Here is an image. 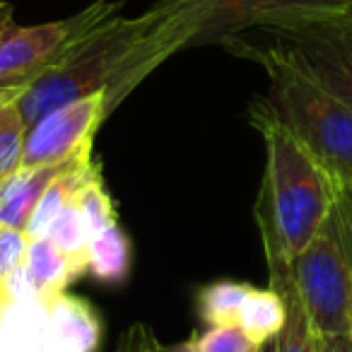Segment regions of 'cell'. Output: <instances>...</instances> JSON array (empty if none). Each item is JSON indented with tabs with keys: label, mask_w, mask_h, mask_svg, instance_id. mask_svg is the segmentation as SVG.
Segmentation results:
<instances>
[{
	"label": "cell",
	"mask_w": 352,
	"mask_h": 352,
	"mask_svg": "<svg viewBox=\"0 0 352 352\" xmlns=\"http://www.w3.org/2000/svg\"><path fill=\"white\" fill-rule=\"evenodd\" d=\"M222 46L263 68L268 75L265 102L273 113L326 166L338 186L352 188V99L270 34L261 41L239 34Z\"/></svg>",
	"instance_id": "1"
},
{
	"label": "cell",
	"mask_w": 352,
	"mask_h": 352,
	"mask_svg": "<svg viewBox=\"0 0 352 352\" xmlns=\"http://www.w3.org/2000/svg\"><path fill=\"white\" fill-rule=\"evenodd\" d=\"M249 121L265 142V176L254 212L273 227L294 261L316 236L340 186L275 116L265 99L251 104Z\"/></svg>",
	"instance_id": "2"
},
{
	"label": "cell",
	"mask_w": 352,
	"mask_h": 352,
	"mask_svg": "<svg viewBox=\"0 0 352 352\" xmlns=\"http://www.w3.org/2000/svg\"><path fill=\"white\" fill-rule=\"evenodd\" d=\"M160 3L138 17H123L121 10L80 32L56 60L39 73L20 97V111L27 128L41 116L75 99L118 87L135 46L155 27Z\"/></svg>",
	"instance_id": "3"
},
{
	"label": "cell",
	"mask_w": 352,
	"mask_h": 352,
	"mask_svg": "<svg viewBox=\"0 0 352 352\" xmlns=\"http://www.w3.org/2000/svg\"><path fill=\"white\" fill-rule=\"evenodd\" d=\"M292 273L321 336L352 333V188L340 186L316 236L292 261Z\"/></svg>",
	"instance_id": "4"
},
{
	"label": "cell",
	"mask_w": 352,
	"mask_h": 352,
	"mask_svg": "<svg viewBox=\"0 0 352 352\" xmlns=\"http://www.w3.org/2000/svg\"><path fill=\"white\" fill-rule=\"evenodd\" d=\"M350 8V0H206L203 25L191 46L225 44L244 32L278 30Z\"/></svg>",
	"instance_id": "5"
},
{
	"label": "cell",
	"mask_w": 352,
	"mask_h": 352,
	"mask_svg": "<svg viewBox=\"0 0 352 352\" xmlns=\"http://www.w3.org/2000/svg\"><path fill=\"white\" fill-rule=\"evenodd\" d=\"M107 94L75 99L41 116L27 128L20 166L60 164L94 145L99 126L107 121Z\"/></svg>",
	"instance_id": "6"
},
{
	"label": "cell",
	"mask_w": 352,
	"mask_h": 352,
	"mask_svg": "<svg viewBox=\"0 0 352 352\" xmlns=\"http://www.w3.org/2000/svg\"><path fill=\"white\" fill-rule=\"evenodd\" d=\"M258 32L294 49L331 87L352 99V8Z\"/></svg>",
	"instance_id": "7"
},
{
	"label": "cell",
	"mask_w": 352,
	"mask_h": 352,
	"mask_svg": "<svg viewBox=\"0 0 352 352\" xmlns=\"http://www.w3.org/2000/svg\"><path fill=\"white\" fill-rule=\"evenodd\" d=\"M265 251V265H268L270 287L283 297L285 302V326L275 338V352H316L318 350V331L314 328L304 299L299 294L297 280L292 273V258L283 249L278 234L265 220L256 217Z\"/></svg>",
	"instance_id": "8"
},
{
	"label": "cell",
	"mask_w": 352,
	"mask_h": 352,
	"mask_svg": "<svg viewBox=\"0 0 352 352\" xmlns=\"http://www.w3.org/2000/svg\"><path fill=\"white\" fill-rule=\"evenodd\" d=\"M0 352H54L49 304L10 299L0 289Z\"/></svg>",
	"instance_id": "9"
},
{
	"label": "cell",
	"mask_w": 352,
	"mask_h": 352,
	"mask_svg": "<svg viewBox=\"0 0 352 352\" xmlns=\"http://www.w3.org/2000/svg\"><path fill=\"white\" fill-rule=\"evenodd\" d=\"M49 328L54 352H97L102 345V321L85 299L68 292L49 302Z\"/></svg>",
	"instance_id": "10"
},
{
	"label": "cell",
	"mask_w": 352,
	"mask_h": 352,
	"mask_svg": "<svg viewBox=\"0 0 352 352\" xmlns=\"http://www.w3.org/2000/svg\"><path fill=\"white\" fill-rule=\"evenodd\" d=\"M73 160V157H70ZM44 166H17L15 171L0 179V225L12 230H27L36 203L56 176L68 166V162Z\"/></svg>",
	"instance_id": "11"
},
{
	"label": "cell",
	"mask_w": 352,
	"mask_h": 352,
	"mask_svg": "<svg viewBox=\"0 0 352 352\" xmlns=\"http://www.w3.org/2000/svg\"><path fill=\"white\" fill-rule=\"evenodd\" d=\"M22 265H25V273H27V278H30V283L34 285L39 299L46 304H49L56 294L65 292V287L75 280L73 265H70L68 256H65L49 236L30 239L25 263Z\"/></svg>",
	"instance_id": "12"
},
{
	"label": "cell",
	"mask_w": 352,
	"mask_h": 352,
	"mask_svg": "<svg viewBox=\"0 0 352 352\" xmlns=\"http://www.w3.org/2000/svg\"><path fill=\"white\" fill-rule=\"evenodd\" d=\"M131 239L118 222L104 227L89 244V275L104 285H123L131 275Z\"/></svg>",
	"instance_id": "13"
},
{
	"label": "cell",
	"mask_w": 352,
	"mask_h": 352,
	"mask_svg": "<svg viewBox=\"0 0 352 352\" xmlns=\"http://www.w3.org/2000/svg\"><path fill=\"white\" fill-rule=\"evenodd\" d=\"M49 236L73 265L75 280L89 273V244H92V227H89L85 212L80 210L78 201H70L49 230Z\"/></svg>",
	"instance_id": "14"
},
{
	"label": "cell",
	"mask_w": 352,
	"mask_h": 352,
	"mask_svg": "<svg viewBox=\"0 0 352 352\" xmlns=\"http://www.w3.org/2000/svg\"><path fill=\"white\" fill-rule=\"evenodd\" d=\"M254 285L234 283V280H217L198 289L196 307L203 323L208 326H239L241 311L249 299Z\"/></svg>",
	"instance_id": "15"
},
{
	"label": "cell",
	"mask_w": 352,
	"mask_h": 352,
	"mask_svg": "<svg viewBox=\"0 0 352 352\" xmlns=\"http://www.w3.org/2000/svg\"><path fill=\"white\" fill-rule=\"evenodd\" d=\"M285 326V302L273 287L261 289L254 287L244 304V311L239 318V328H244L256 342L275 340Z\"/></svg>",
	"instance_id": "16"
},
{
	"label": "cell",
	"mask_w": 352,
	"mask_h": 352,
	"mask_svg": "<svg viewBox=\"0 0 352 352\" xmlns=\"http://www.w3.org/2000/svg\"><path fill=\"white\" fill-rule=\"evenodd\" d=\"M17 102L20 97L0 104V179L22 164L27 123Z\"/></svg>",
	"instance_id": "17"
},
{
	"label": "cell",
	"mask_w": 352,
	"mask_h": 352,
	"mask_svg": "<svg viewBox=\"0 0 352 352\" xmlns=\"http://www.w3.org/2000/svg\"><path fill=\"white\" fill-rule=\"evenodd\" d=\"M75 201H78L80 210L85 212L89 227H92V236L97 234V232H102L104 227L118 222L113 201H111V196H109L107 186H104L102 171H97V174H94L92 179L80 188L78 196H75Z\"/></svg>",
	"instance_id": "18"
},
{
	"label": "cell",
	"mask_w": 352,
	"mask_h": 352,
	"mask_svg": "<svg viewBox=\"0 0 352 352\" xmlns=\"http://www.w3.org/2000/svg\"><path fill=\"white\" fill-rule=\"evenodd\" d=\"M198 340L201 352H261L263 345L256 342L239 326H208Z\"/></svg>",
	"instance_id": "19"
},
{
	"label": "cell",
	"mask_w": 352,
	"mask_h": 352,
	"mask_svg": "<svg viewBox=\"0 0 352 352\" xmlns=\"http://www.w3.org/2000/svg\"><path fill=\"white\" fill-rule=\"evenodd\" d=\"M27 246H30V236L25 232L0 225V280L25 263Z\"/></svg>",
	"instance_id": "20"
},
{
	"label": "cell",
	"mask_w": 352,
	"mask_h": 352,
	"mask_svg": "<svg viewBox=\"0 0 352 352\" xmlns=\"http://www.w3.org/2000/svg\"><path fill=\"white\" fill-rule=\"evenodd\" d=\"M157 338L145 323H133L118 338L116 352H157Z\"/></svg>",
	"instance_id": "21"
},
{
	"label": "cell",
	"mask_w": 352,
	"mask_h": 352,
	"mask_svg": "<svg viewBox=\"0 0 352 352\" xmlns=\"http://www.w3.org/2000/svg\"><path fill=\"white\" fill-rule=\"evenodd\" d=\"M316 352H352V333H338V336H321L318 333Z\"/></svg>",
	"instance_id": "22"
},
{
	"label": "cell",
	"mask_w": 352,
	"mask_h": 352,
	"mask_svg": "<svg viewBox=\"0 0 352 352\" xmlns=\"http://www.w3.org/2000/svg\"><path fill=\"white\" fill-rule=\"evenodd\" d=\"M27 87H30V82H20V85H0V104L8 102V99L22 97Z\"/></svg>",
	"instance_id": "23"
},
{
	"label": "cell",
	"mask_w": 352,
	"mask_h": 352,
	"mask_svg": "<svg viewBox=\"0 0 352 352\" xmlns=\"http://www.w3.org/2000/svg\"><path fill=\"white\" fill-rule=\"evenodd\" d=\"M157 352H201V350H198L196 338H191V340L176 342V345H157Z\"/></svg>",
	"instance_id": "24"
},
{
	"label": "cell",
	"mask_w": 352,
	"mask_h": 352,
	"mask_svg": "<svg viewBox=\"0 0 352 352\" xmlns=\"http://www.w3.org/2000/svg\"><path fill=\"white\" fill-rule=\"evenodd\" d=\"M261 352H275V340L265 342V345H263V350H261Z\"/></svg>",
	"instance_id": "25"
},
{
	"label": "cell",
	"mask_w": 352,
	"mask_h": 352,
	"mask_svg": "<svg viewBox=\"0 0 352 352\" xmlns=\"http://www.w3.org/2000/svg\"><path fill=\"white\" fill-rule=\"evenodd\" d=\"M350 3H352V0H350Z\"/></svg>",
	"instance_id": "26"
}]
</instances>
